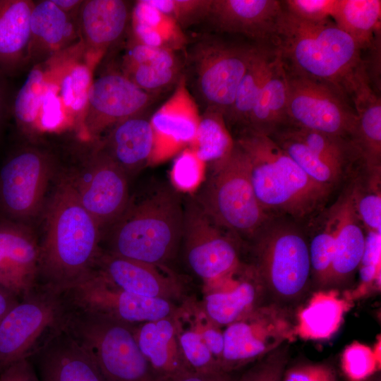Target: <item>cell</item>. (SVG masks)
Wrapping results in <instances>:
<instances>
[{"label":"cell","instance_id":"6da1fadb","mask_svg":"<svg viewBox=\"0 0 381 381\" xmlns=\"http://www.w3.org/2000/svg\"><path fill=\"white\" fill-rule=\"evenodd\" d=\"M37 284L64 291L85 278L100 253L102 231L63 176L44 206Z\"/></svg>","mask_w":381,"mask_h":381},{"label":"cell","instance_id":"7a4b0ae2","mask_svg":"<svg viewBox=\"0 0 381 381\" xmlns=\"http://www.w3.org/2000/svg\"><path fill=\"white\" fill-rule=\"evenodd\" d=\"M268 45L286 72L330 84L349 98L366 66L358 44L330 19L306 22L284 7Z\"/></svg>","mask_w":381,"mask_h":381},{"label":"cell","instance_id":"3957f363","mask_svg":"<svg viewBox=\"0 0 381 381\" xmlns=\"http://www.w3.org/2000/svg\"><path fill=\"white\" fill-rule=\"evenodd\" d=\"M184 204L178 191L159 185L130 201L108 228L104 252L167 267L181 245ZM101 246V245H100Z\"/></svg>","mask_w":381,"mask_h":381},{"label":"cell","instance_id":"277c9868","mask_svg":"<svg viewBox=\"0 0 381 381\" xmlns=\"http://www.w3.org/2000/svg\"><path fill=\"white\" fill-rule=\"evenodd\" d=\"M246 155L255 196L271 216L310 221L334 189L310 178L268 135L248 129L234 139Z\"/></svg>","mask_w":381,"mask_h":381},{"label":"cell","instance_id":"5b68a950","mask_svg":"<svg viewBox=\"0 0 381 381\" xmlns=\"http://www.w3.org/2000/svg\"><path fill=\"white\" fill-rule=\"evenodd\" d=\"M297 224L273 216L252 240L253 267L266 294L286 308L306 294L311 276L308 241Z\"/></svg>","mask_w":381,"mask_h":381},{"label":"cell","instance_id":"8992f818","mask_svg":"<svg viewBox=\"0 0 381 381\" xmlns=\"http://www.w3.org/2000/svg\"><path fill=\"white\" fill-rule=\"evenodd\" d=\"M210 174L193 198L218 226L252 241L273 216L258 200L244 152L236 143L226 159L210 165Z\"/></svg>","mask_w":381,"mask_h":381},{"label":"cell","instance_id":"52a82bcc","mask_svg":"<svg viewBox=\"0 0 381 381\" xmlns=\"http://www.w3.org/2000/svg\"><path fill=\"white\" fill-rule=\"evenodd\" d=\"M134 327L70 303L64 325L93 358L105 381H159L139 349Z\"/></svg>","mask_w":381,"mask_h":381},{"label":"cell","instance_id":"ba28073f","mask_svg":"<svg viewBox=\"0 0 381 381\" xmlns=\"http://www.w3.org/2000/svg\"><path fill=\"white\" fill-rule=\"evenodd\" d=\"M69 303L64 291L37 284L0 322V374L30 359L64 329Z\"/></svg>","mask_w":381,"mask_h":381},{"label":"cell","instance_id":"9c48e42d","mask_svg":"<svg viewBox=\"0 0 381 381\" xmlns=\"http://www.w3.org/2000/svg\"><path fill=\"white\" fill-rule=\"evenodd\" d=\"M257 46L210 37L193 47L190 59L195 89L205 110L225 118Z\"/></svg>","mask_w":381,"mask_h":381},{"label":"cell","instance_id":"30bf717a","mask_svg":"<svg viewBox=\"0 0 381 381\" xmlns=\"http://www.w3.org/2000/svg\"><path fill=\"white\" fill-rule=\"evenodd\" d=\"M223 335L220 368L227 373L258 361L296 337L288 308L271 301L226 326Z\"/></svg>","mask_w":381,"mask_h":381},{"label":"cell","instance_id":"8fae6325","mask_svg":"<svg viewBox=\"0 0 381 381\" xmlns=\"http://www.w3.org/2000/svg\"><path fill=\"white\" fill-rule=\"evenodd\" d=\"M286 73V124L353 141L357 114L351 99L330 84Z\"/></svg>","mask_w":381,"mask_h":381},{"label":"cell","instance_id":"7c38bea8","mask_svg":"<svg viewBox=\"0 0 381 381\" xmlns=\"http://www.w3.org/2000/svg\"><path fill=\"white\" fill-rule=\"evenodd\" d=\"M52 155L25 146L13 152L0 167V211L3 218L25 224L41 212L54 172Z\"/></svg>","mask_w":381,"mask_h":381},{"label":"cell","instance_id":"4fadbf2b","mask_svg":"<svg viewBox=\"0 0 381 381\" xmlns=\"http://www.w3.org/2000/svg\"><path fill=\"white\" fill-rule=\"evenodd\" d=\"M181 244L188 267L207 284L217 283L241 266L234 238L214 224L193 198L184 203Z\"/></svg>","mask_w":381,"mask_h":381},{"label":"cell","instance_id":"5bb4252c","mask_svg":"<svg viewBox=\"0 0 381 381\" xmlns=\"http://www.w3.org/2000/svg\"><path fill=\"white\" fill-rule=\"evenodd\" d=\"M64 293L75 307L133 325L174 316L180 308L169 300L143 296L120 289L93 270Z\"/></svg>","mask_w":381,"mask_h":381},{"label":"cell","instance_id":"9a60e30c","mask_svg":"<svg viewBox=\"0 0 381 381\" xmlns=\"http://www.w3.org/2000/svg\"><path fill=\"white\" fill-rule=\"evenodd\" d=\"M71 177L80 203L103 234L130 201L128 176L97 146Z\"/></svg>","mask_w":381,"mask_h":381},{"label":"cell","instance_id":"2e32d148","mask_svg":"<svg viewBox=\"0 0 381 381\" xmlns=\"http://www.w3.org/2000/svg\"><path fill=\"white\" fill-rule=\"evenodd\" d=\"M152 99L122 73L109 72L92 80L82 128L90 139L128 118L140 115Z\"/></svg>","mask_w":381,"mask_h":381},{"label":"cell","instance_id":"e0dca14e","mask_svg":"<svg viewBox=\"0 0 381 381\" xmlns=\"http://www.w3.org/2000/svg\"><path fill=\"white\" fill-rule=\"evenodd\" d=\"M113 286L125 291L175 302L183 287L167 267L116 256L100 250L92 268Z\"/></svg>","mask_w":381,"mask_h":381},{"label":"cell","instance_id":"ac0fdd59","mask_svg":"<svg viewBox=\"0 0 381 381\" xmlns=\"http://www.w3.org/2000/svg\"><path fill=\"white\" fill-rule=\"evenodd\" d=\"M200 119L198 106L189 91L186 77L182 75L174 92L150 119L154 133L151 161L165 158L190 145Z\"/></svg>","mask_w":381,"mask_h":381},{"label":"cell","instance_id":"d6986e66","mask_svg":"<svg viewBox=\"0 0 381 381\" xmlns=\"http://www.w3.org/2000/svg\"><path fill=\"white\" fill-rule=\"evenodd\" d=\"M40 241L25 224L0 219V285L20 298L37 284Z\"/></svg>","mask_w":381,"mask_h":381},{"label":"cell","instance_id":"ffe728a7","mask_svg":"<svg viewBox=\"0 0 381 381\" xmlns=\"http://www.w3.org/2000/svg\"><path fill=\"white\" fill-rule=\"evenodd\" d=\"M282 11L277 0H212L207 19L219 32L268 45Z\"/></svg>","mask_w":381,"mask_h":381},{"label":"cell","instance_id":"44dd1931","mask_svg":"<svg viewBox=\"0 0 381 381\" xmlns=\"http://www.w3.org/2000/svg\"><path fill=\"white\" fill-rule=\"evenodd\" d=\"M30 360L41 381H105L93 358L64 327Z\"/></svg>","mask_w":381,"mask_h":381},{"label":"cell","instance_id":"7402d4cb","mask_svg":"<svg viewBox=\"0 0 381 381\" xmlns=\"http://www.w3.org/2000/svg\"><path fill=\"white\" fill-rule=\"evenodd\" d=\"M179 310L174 316L134 327L139 349L159 381H171L193 372L187 364L179 342Z\"/></svg>","mask_w":381,"mask_h":381},{"label":"cell","instance_id":"603a6c76","mask_svg":"<svg viewBox=\"0 0 381 381\" xmlns=\"http://www.w3.org/2000/svg\"><path fill=\"white\" fill-rule=\"evenodd\" d=\"M131 11L126 1H83L78 10V31L93 61H97L123 35Z\"/></svg>","mask_w":381,"mask_h":381},{"label":"cell","instance_id":"cb8c5ba5","mask_svg":"<svg viewBox=\"0 0 381 381\" xmlns=\"http://www.w3.org/2000/svg\"><path fill=\"white\" fill-rule=\"evenodd\" d=\"M97 146L129 178L151 162L154 133L150 120L140 114L120 121Z\"/></svg>","mask_w":381,"mask_h":381},{"label":"cell","instance_id":"d4e9b609","mask_svg":"<svg viewBox=\"0 0 381 381\" xmlns=\"http://www.w3.org/2000/svg\"><path fill=\"white\" fill-rule=\"evenodd\" d=\"M235 272L217 283L226 288L212 291L204 299V313L218 326H227L238 320L264 303L267 296L253 267L246 269L237 279H233Z\"/></svg>","mask_w":381,"mask_h":381},{"label":"cell","instance_id":"484cf974","mask_svg":"<svg viewBox=\"0 0 381 381\" xmlns=\"http://www.w3.org/2000/svg\"><path fill=\"white\" fill-rule=\"evenodd\" d=\"M33 2L0 0V72L13 75L30 63Z\"/></svg>","mask_w":381,"mask_h":381},{"label":"cell","instance_id":"4316f807","mask_svg":"<svg viewBox=\"0 0 381 381\" xmlns=\"http://www.w3.org/2000/svg\"><path fill=\"white\" fill-rule=\"evenodd\" d=\"M350 98L357 114L353 142L368 176L380 175L381 99L373 90L367 72L359 79Z\"/></svg>","mask_w":381,"mask_h":381},{"label":"cell","instance_id":"83f0119b","mask_svg":"<svg viewBox=\"0 0 381 381\" xmlns=\"http://www.w3.org/2000/svg\"><path fill=\"white\" fill-rule=\"evenodd\" d=\"M353 305L352 301L337 289L315 291L298 310L294 322L296 336L315 341L332 338Z\"/></svg>","mask_w":381,"mask_h":381},{"label":"cell","instance_id":"f1b7e54d","mask_svg":"<svg viewBox=\"0 0 381 381\" xmlns=\"http://www.w3.org/2000/svg\"><path fill=\"white\" fill-rule=\"evenodd\" d=\"M342 214L337 232L328 284L349 278L360 264L365 234L353 202L351 183L343 193Z\"/></svg>","mask_w":381,"mask_h":381},{"label":"cell","instance_id":"f546056e","mask_svg":"<svg viewBox=\"0 0 381 381\" xmlns=\"http://www.w3.org/2000/svg\"><path fill=\"white\" fill-rule=\"evenodd\" d=\"M273 53L258 99L245 128L266 135L286 124L287 73L278 56Z\"/></svg>","mask_w":381,"mask_h":381},{"label":"cell","instance_id":"4dcf8cb0","mask_svg":"<svg viewBox=\"0 0 381 381\" xmlns=\"http://www.w3.org/2000/svg\"><path fill=\"white\" fill-rule=\"evenodd\" d=\"M30 62L39 56L59 50L75 37L76 30L69 14L52 0L33 3L30 18Z\"/></svg>","mask_w":381,"mask_h":381},{"label":"cell","instance_id":"1f68e13d","mask_svg":"<svg viewBox=\"0 0 381 381\" xmlns=\"http://www.w3.org/2000/svg\"><path fill=\"white\" fill-rule=\"evenodd\" d=\"M267 44H258L248 66L238 86L232 106L224 119L228 128L247 127L250 116L258 99L273 58Z\"/></svg>","mask_w":381,"mask_h":381},{"label":"cell","instance_id":"d6a6232c","mask_svg":"<svg viewBox=\"0 0 381 381\" xmlns=\"http://www.w3.org/2000/svg\"><path fill=\"white\" fill-rule=\"evenodd\" d=\"M332 18L361 50L370 49L380 32L381 1L337 0Z\"/></svg>","mask_w":381,"mask_h":381},{"label":"cell","instance_id":"836d02e7","mask_svg":"<svg viewBox=\"0 0 381 381\" xmlns=\"http://www.w3.org/2000/svg\"><path fill=\"white\" fill-rule=\"evenodd\" d=\"M235 145L223 114L206 109L200 115L195 138L190 144L197 157L209 166L229 156Z\"/></svg>","mask_w":381,"mask_h":381},{"label":"cell","instance_id":"e575fe53","mask_svg":"<svg viewBox=\"0 0 381 381\" xmlns=\"http://www.w3.org/2000/svg\"><path fill=\"white\" fill-rule=\"evenodd\" d=\"M341 195L337 202L322 216V221L308 242L311 275L318 284L329 283L334 254V241L342 214Z\"/></svg>","mask_w":381,"mask_h":381},{"label":"cell","instance_id":"d590c367","mask_svg":"<svg viewBox=\"0 0 381 381\" xmlns=\"http://www.w3.org/2000/svg\"><path fill=\"white\" fill-rule=\"evenodd\" d=\"M284 126L320 159L344 176L355 162L361 161L358 148L350 140L288 124Z\"/></svg>","mask_w":381,"mask_h":381},{"label":"cell","instance_id":"8d00e7d4","mask_svg":"<svg viewBox=\"0 0 381 381\" xmlns=\"http://www.w3.org/2000/svg\"><path fill=\"white\" fill-rule=\"evenodd\" d=\"M268 136L315 181L334 189L344 179L341 173L320 159L286 126L280 127Z\"/></svg>","mask_w":381,"mask_h":381},{"label":"cell","instance_id":"74e56055","mask_svg":"<svg viewBox=\"0 0 381 381\" xmlns=\"http://www.w3.org/2000/svg\"><path fill=\"white\" fill-rule=\"evenodd\" d=\"M47 80L44 71L35 66L14 97L12 114L18 128L26 135L38 131L39 111Z\"/></svg>","mask_w":381,"mask_h":381},{"label":"cell","instance_id":"f35d334b","mask_svg":"<svg viewBox=\"0 0 381 381\" xmlns=\"http://www.w3.org/2000/svg\"><path fill=\"white\" fill-rule=\"evenodd\" d=\"M131 23L143 26L160 35L169 49L176 52L186 42L179 25L147 0L135 1L132 7Z\"/></svg>","mask_w":381,"mask_h":381},{"label":"cell","instance_id":"ab89813d","mask_svg":"<svg viewBox=\"0 0 381 381\" xmlns=\"http://www.w3.org/2000/svg\"><path fill=\"white\" fill-rule=\"evenodd\" d=\"M363 255L358 265L360 283L344 296L353 301L380 289L381 234L367 231Z\"/></svg>","mask_w":381,"mask_h":381},{"label":"cell","instance_id":"60d3db41","mask_svg":"<svg viewBox=\"0 0 381 381\" xmlns=\"http://www.w3.org/2000/svg\"><path fill=\"white\" fill-rule=\"evenodd\" d=\"M92 71V66L87 64H78L62 77L59 96L65 110L70 114L83 115L93 80Z\"/></svg>","mask_w":381,"mask_h":381},{"label":"cell","instance_id":"b9f144b4","mask_svg":"<svg viewBox=\"0 0 381 381\" xmlns=\"http://www.w3.org/2000/svg\"><path fill=\"white\" fill-rule=\"evenodd\" d=\"M368 179L367 188L360 180L351 183L353 206L365 229L381 234L380 176Z\"/></svg>","mask_w":381,"mask_h":381},{"label":"cell","instance_id":"7bdbcfd3","mask_svg":"<svg viewBox=\"0 0 381 381\" xmlns=\"http://www.w3.org/2000/svg\"><path fill=\"white\" fill-rule=\"evenodd\" d=\"M183 329L179 315L178 339L183 357L190 370L197 373L222 371L198 330L190 325Z\"/></svg>","mask_w":381,"mask_h":381},{"label":"cell","instance_id":"ee69618b","mask_svg":"<svg viewBox=\"0 0 381 381\" xmlns=\"http://www.w3.org/2000/svg\"><path fill=\"white\" fill-rule=\"evenodd\" d=\"M341 365L350 381H365L378 371L380 360L376 356L373 348L354 341L344 350Z\"/></svg>","mask_w":381,"mask_h":381},{"label":"cell","instance_id":"f6af8a7d","mask_svg":"<svg viewBox=\"0 0 381 381\" xmlns=\"http://www.w3.org/2000/svg\"><path fill=\"white\" fill-rule=\"evenodd\" d=\"M183 29L207 19L212 0H147Z\"/></svg>","mask_w":381,"mask_h":381},{"label":"cell","instance_id":"bcb514c9","mask_svg":"<svg viewBox=\"0 0 381 381\" xmlns=\"http://www.w3.org/2000/svg\"><path fill=\"white\" fill-rule=\"evenodd\" d=\"M122 73L147 93L162 91L177 83L182 75L181 68L135 66L123 68Z\"/></svg>","mask_w":381,"mask_h":381},{"label":"cell","instance_id":"7dc6e473","mask_svg":"<svg viewBox=\"0 0 381 381\" xmlns=\"http://www.w3.org/2000/svg\"><path fill=\"white\" fill-rule=\"evenodd\" d=\"M123 60V68L146 66L159 68H181L175 51L145 45L132 40Z\"/></svg>","mask_w":381,"mask_h":381},{"label":"cell","instance_id":"c3c4849f","mask_svg":"<svg viewBox=\"0 0 381 381\" xmlns=\"http://www.w3.org/2000/svg\"><path fill=\"white\" fill-rule=\"evenodd\" d=\"M204 164L192 149L183 150L176 158L171 168L173 187L186 193L195 190L202 183Z\"/></svg>","mask_w":381,"mask_h":381},{"label":"cell","instance_id":"681fc988","mask_svg":"<svg viewBox=\"0 0 381 381\" xmlns=\"http://www.w3.org/2000/svg\"><path fill=\"white\" fill-rule=\"evenodd\" d=\"M288 344L265 355L240 376L230 381H280L288 364Z\"/></svg>","mask_w":381,"mask_h":381},{"label":"cell","instance_id":"f907efd6","mask_svg":"<svg viewBox=\"0 0 381 381\" xmlns=\"http://www.w3.org/2000/svg\"><path fill=\"white\" fill-rule=\"evenodd\" d=\"M66 119V111L59 96V85L47 80L39 111L37 129L54 131Z\"/></svg>","mask_w":381,"mask_h":381},{"label":"cell","instance_id":"816d5d0a","mask_svg":"<svg viewBox=\"0 0 381 381\" xmlns=\"http://www.w3.org/2000/svg\"><path fill=\"white\" fill-rule=\"evenodd\" d=\"M337 0H286L284 8L294 17L313 23L326 21L333 14Z\"/></svg>","mask_w":381,"mask_h":381},{"label":"cell","instance_id":"f5cc1de1","mask_svg":"<svg viewBox=\"0 0 381 381\" xmlns=\"http://www.w3.org/2000/svg\"><path fill=\"white\" fill-rule=\"evenodd\" d=\"M280 381H337V378L329 365L306 363L286 368Z\"/></svg>","mask_w":381,"mask_h":381},{"label":"cell","instance_id":"db71d44e","mask_svg":"<svg viewBox=\"0 0 381 381\" xmlns=\"http://www.w3.org/2000/svg\"><path fill=\"white\" fill-rule=\"evenodd\" d=\"M0 381H41L30 359L19 361L0 374Z\"/></svg>","mask_w":381,"mask_h":381},{"label":"cell","instance_id":"11a10c76","mask_svg":"<svg viewBox=\"0 0 381 381\" xmlns=\"http://www.w3.org/2000/svg\"><path fill=\"white\" fill-rule=\"evenodd\" d=\"M231 373L223 371L213 373L190 372L171 381H230Z\"/></svg>","mask_w":381,"mask_h":381},{"label":"cell","instance_id":"9f6ffc18","mask_svg":"<svg viewBox=\"0 0 381 381\" xmlns=\"http://www.w3.org/2000/svg\"><path fill=\"white\" fill-rule=\"evenodd\" d=\"M20 298L13 291L0 285V322Z\"/></svg>","mask_w":381,"mask_h":381},{"label":"cell","instance_id":"6f0895ef","mask_svg":"<svg viewBox=\"0 0 381 381\" xmlns=\"http://www.w3.org/2000/svg\"><path fill=\"white\" fill-rule=\"evenodd\" d=\"M6 76L0 72V130L7 111V87Z\"/></svg>","mask_w":381,"mask_h":381},{"label":"cell","instance_id":"680465c9","mask_svg":"<svg viewBox=\"0 0 381 381\" xmlns=\"http://www.w3.org/2000/svg\"><path fill=\"white\" fill-rule=\"evenodd\" d=\"M52 1L68 14L70 11L78 8L83 2L78 0H52Z\"/></svg>","mask_w":381,"mask_h":381},{"label":"cell","instance_id":"91938a15","mask_svg":"<svg viewBox=\"0 0 381 381\" xmlns=\"http://www.w3.org/2000/svg\"><path fill=\"white\" fill-rule=\"evenodd\" d=\"M365 381H380V379L378 377H374L373 375L370 377H369L368 379L365 380Z\"/></svg>","mask_w":381,"mask_h":381}]
</instances>
